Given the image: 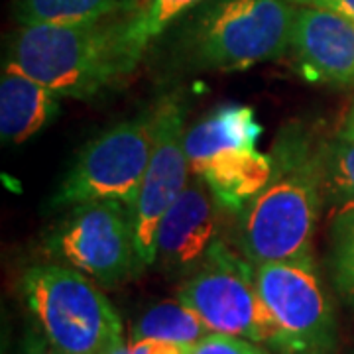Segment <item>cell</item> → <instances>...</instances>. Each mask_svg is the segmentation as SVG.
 Returning a JSON list of instances; mask_svg holds the SVG:
<instances>
[{"label": "cell", "mask_w": 354, "mask_h": 354, "mask_svg": "<svg viewBox=\"0 0 354 354\" xmlns=\"http://www.w3.org/2000/svg\"><path fill=\"white\" fill-rule=\"evenodd\" d=\"M262 124L252 106L227 102L185 132L191 174L205 181L218 207L239 216L272 176V156L258 150Z\"/></svg>", "instance_id": "cell-5"}, {"label": "cell", "mask_w": 354, "mask_h": 354, "mask_svg": "<svg viewBox=\"0 0 354 354\" xmlns=\"http://www.w3.org/2000/svg\"><path fill=\"white\" fill-rule=\"evenodd\" d=\"M293 6H311V8H325L333 12L344 14L354 20V0H288Z\"/></svg>", "instance_id": "cell-21"}, {"label": "cell", "mask_w": 354, "mask_h": 354, "mask_svg": "<svg viewBox=\"0 0 354 354\" xmlns=\"http://www.w3.org/2000/svg\"><path fill=\"white\" fill-rule=\"evenodd\" d=\"M207 0H122L113 16L127 75L130 77L160 36Z\"/></svg>", "instance_id": "cell-14"}, {"label": "cell", "mask_w": 354, "mask_h": 354, "mask_svg": "<svg viewBox=\"0 0 354 354\" xmlns=\"http://www.w3.org/2000/svg\"><path fill=\"white\" fill-rule=\"evenodd\" d=\"M50 248L102 288H114L144 270L136 248L132 211L120 201L71 207L55 228Z\"/></svg>", "instance_id": "cell-9"}, {"label": "cell", "mask_w": 354, "mask_h": 354, "mask_svg": "<svg viewBox=\"0 0 354 354\" xmlns=\"http://www.w3.org/2000/svg\"><path fill=\"white\" fill-rule=\"evenodd\" d=\"M329 268L335 290L354 309V207L339 211L330 225Z\"/></svg>", "instance_id": "cell-18"}, {"label": "cell", "mask_w": 354, "mask_h": 354, "mask_svg": "<svg viewBox=\"0 0 354 354\" xmlns=\"http://www.w3.org/2000/svg\"><path fill=\"white\" fill-rule=\"evenodd\" d=\"M109 354H130V346H128L127 342H120V344H118L116 348H113Z\"/></svg>", "instance_id": "cell-24"}, {"label": "cell", "mask_w": 354, "mask_h": 354, "mask_svg": "<svg viewBox=\"0 0 354 354\" xmlns=\"http://www.w3.org/2000/svg\"><path fill=\"white\" fill-rule=\"evenodd\" d=\"M62 97L16 69L4 67L0 79V138L22 144L57 118Z\"/></svg>", "instance_id": "cell-13"}, {"label": "cell", "mask_w": 354, "mask_h": 354, "mask_svg": "<svg viewBox=\"0 0 354 354\" xmlns=\"http://www.w3.org/2000/svg\"><path fill=\"white\" fill-rule=\"evenodd\" d=\"M323 201L337 207H354V140L339 136L323 144Z\"/></svg>", "instance_id": "cell-17"}, {"label": "cell", "mask_w": 354, "mask_h": 354, "mask_svg": "<svg viewBox=\"0 0 354 354\" xmlns=\"http://www.w3.org/2000/svg\"><path fill=\"white\" fill-rule=\"evenodd\" d=\"M266 309L276 323V354H333L337 319L315 258L254 266Z\"/></svg>", "instance_id": "cell-8"}, {"label": "cell", "mask_w": 354, "mask_h": 354, "mask_svg": "<svg viewBox=\"0 0 354 354\" xmlns=\"http://www.w3.org/2000/svg\"><path fill=\"white\" fill-rule=\"evenodd\" d=\"M291 51L305 79L335 87L354 85V20L348 16L297 6Z\"/></svg>", "instance_id": "cell-12"}, {"label": "cell", "mask_w": 354, "mask_h": 354, "mask_svg": "<svg viewBox=\"0 0 354 354\" xmlns=\"http://www.w3.org/2000/svg\"><path fill=\"white\" fill-rule=\"evenodd\" d=\"M295 10L288 0H207L176 34L185 71H244L291 50Z\"/></svg>", "instance_id": "cell-2"}, {"label": "cell", "mask_w": 354, "mask_h": 354, "mask_svg": "<svg viewBox=\"0 0 354 354\" xmlns=\"http://www.w3.org/2000/svg\"><path fill=\"white\" fill-rule=\"evenodd\" d=\"M4 67L77 101L93 99L128 77L113 16L87 24L20 26Z\"/></svg>", "instance_id": "cell-3"}, {"label": "cell", "mask_w": 354, "mask_h": 354, "mask_svg": "<svg viewBox=\"0 0 354 354\" xmlns=\"http://www.w3.org/2000/svg\"><path fill=\"white\" fill-rule=\"evenodd\" d=\"M339 136H342V138L346 140H354V104L351 106L348 114H346V120H344V124H342Z\"/></svg>", "instance_id": "cell-23"}, {"label": "cell", "mask_w": 354, "mask_h": 354, "mask_svg": "<svg viewBox=\"0 0 354 354\" xmlns=\"http://www.w3.org/2000/svg\"><path fill=\"white\" fill-rule=\"evenodd\" d=\"M191 354H272L270 351L262 348L258 342L242 339V337H232V335H223V333H209L203 341H199Z\"/></svg>", "instance_id": "cell-19"}, {"label": "cell", "mask_w": 354, "mask_h": 354, "mask_svg": "<svg viewBox=\"0 0 354 354\" xmlns=\"http://www.w3.org/2000/svg\"><path fill=\"white\" fill-rule=\"evenodd\" d=\"M177 299L191 307L213 333L276 348L278 329L262 301L256 268L223 241L215 242L197 270L183 279Z\"/></svg>", "instance_id": "cell-6"}, {"label": "cell", "mask_w": 354, "mask_h": 354, "mask_svg": "<svg viewBox=\"0 0 354 354\" xmlns=\"http://www.w3.org/2000/svg\"><path fill=\"white\" fill-rule=\"evenodd\" d=\"M323 144L304 124H290L272 146V176L239 215L242 256L254 266L313 256L323 207Z\"/></svg>", "instance_id": "cell-1"}, {"label": "cell", "mask_w": 354, "mask_h": 354, "mask_svg": "<svg viewBox=\"0 0 354 354\" xmlns=\"http://www.w3.org/2000/svg\"><path fill=\"white\" fill-rule=\"evenodd\" d=\"M221 213L205 181L191 174L187 187L160 221L153 264L174 278L193 274L218 242Z\"/></svg>", "instance_id": "cell-11"}, {"label": "cell", "mask_w": 354, "mask_h": 354, "mask_svg": "<svg viewBox=\"0 0 354 354\" xmlns=\"http://www.w3.org/2000/svg\"><path fill=\"white\" fill-rule=\"evenodd\" d=\"M20 354H62L59 351H55L50 342L46 341V337L41 333H28L26 337L24 346Z\"/></svg>", "instance_id": "cell-22"}, {"label": "cell", "mask_w": 354, "mask_h": 354, "mask_svg": "<svg viewBox=\"0 0 354 354\" xmlns=\"http://www.w3.org/2000/svg\"><path fill=\"white\" fill-rule=\"evenodd\" d=\"M122 0H14V18L20 26L87 24L116 14Z\"/></svg>", "instance_id": "cell-16"}, {"label": "cell", "mask_w": 354, "mask_h": 354, "mask_svg": "<svg viewBox=\"0 0 354 354\" xmlns=\"http://www.w3.org/2000/svg\"><path fill=\"white\" fill-rule=\"evenodd\" d=\"M130 354H191L193 346L167 341H136L130 342Z\"/></svg>", "instance_id": "cell-20"}, {"label": "cell", "mask_w": 354, "mask_h": 354, "mask_svg": "<svg viewBox=\"0 0 354 354\" xmlns=\"http://www.w3.org/2000/svg\"><path fill=\"white\" fill-rule=\"evenodd\" d=\"M153 148V111L122 120L93 138L53 193V207L120 201L132 209Z\"/></svg>", "instance_id": "cell-7"}, {"label": "cell", "mask_w": 354, "mask_h": 354, "mask_svg": "<svg viewBox=\"0 0 354 354\" xmlns=\"http://www.w3.org/2000/svg\"><path fill=\"white\" fill-rule=\"evenodd\" d=\"M185 132V106L176 97H167L153 109L152 158L136 201L130 209L136 248L144 268L156 262V234L160 221L189 183Z\"/></svg>", "instance_id": "cell-10"}, {"label": "cell", "mask_w": 354, "mask_h": 354, "mask_svg": "<svg viewBox=\"0 0 354 354\" xmlns=\"http://www.w3.org/2000/svg\"><path fill=\"white\" fill-rule=\"evenodd\" d=\"M213 330L181 299H165L144 309L130 329V342L167 341L195 346Z\"/></svg>", "instance_id": "cell-15"}, {"label": "cell", "mask_w": 354, "mask_h": 354, "mask_svg": "<svg viewBox=\"0 0 354 354\" xmlns=\"http://www.w3.org/2000/svg\"><path fill=\"white\" fill-rule=\"evenodd\" d=\"M97 281L67 264H38L22 276V295L39 333L62 354H109L122 321Z\"/></svg>", "instance_id": "cell-4"}]
</instances>
